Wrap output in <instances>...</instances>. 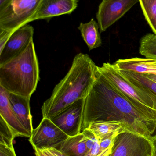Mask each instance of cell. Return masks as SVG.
I'll list each match as a JSON object with an SVG mask.
<instances>
[{"mask_svg": "<svg viewBox=\"0 0 156 156\" xmlns=\"http://www.w3.org/2000/svg\"><path fill=\"white\" fill-rule=\"evenodd\" d=\"M95 121L121 122L127 131L150 140L156 130V121L133 105L102 74L98 66L85 98L82 132Z\"/></svg>", "mask_w": 156, "mask_h": 156, "instance_id": "cell-1", "label": "cell"}, {"mask_svg": "<svg viewBox=\"0 0 156 156\" xmlns=\"http://www.w3.org/2000/svg\"><path fill=\"white\" fill-rule=\"evenodd\" d=\"M97 67L89 55H76L67 75L43 104V118L51 119L78 100L86 98L94 81Z\"/></svg>", "mask_w": 156, "mask_h": 156, "instance_id": "cell-2", "label": "cell"}, {"mask_svg": "<svg viewBox=\"0 0 156 156\" xmlns=\"http://www.w3.org/2000/svg\"><path fill=\"white\" fill-rule=\"evenodd\" d=\"M39 78V65L33 40L23 53L0 66V86L8 92L30 98Z\"/></svg>", "mask_w": 156, "mask_h": 156, "instance_id": "cell-3", "label": "cell"}, {"mask_svg": "<svg viewBox=\"0 0 156 156\" xmlns=\"http://www.w3.org/2000/svg\"><path fill=\"white\" fill-rule=\"evenodd\" d=\"M99 70L112 85L138 110L156 121V94L149 89L133 83L123 76L114 64L103 63Z\"/></svg>", "mask_w": 156, "mask_h": 156, "instance_id": "cell-4", "label": "cell"}, {"mask_svg": "<svg viewBox=\"0 0 156 156\" xmlns=\"http://www.w3.org/2000/svg\"><path fill=\"white\" fill-rule=\"evenodd\" d=\"M42 0H7L0 4V29L14 32L33 22Z\"/></svg>", "mask_w": 156, "mask_h": 156, "instance_id": "cell-5", "label": "cell"}, {"mask_svg": "<svg viewBox=\"0 0 156 156\" xmlns=\"http://www.w3.org/2000/svg\"><path fill=\"white\" fill-rule=\"evenodd\" d=\"M153 151L151 140L125 131L116 136L110 156H153Z\"/></svg>", "mask_w": 156, "mask_h": 156, "instance_id": "cell-6", "label": "cell"}, {"mask_svg": "<svg viewBox=\"0 0 156 156\" xmlns=\"http://www.w3.org/2000/svg\"><path fill=\"white\" fill-rule=\"evenodd\" d=\"M139 0H103L96 15L101 33L121 19Z\"/></svg>", "mask_w": 156, "mask_h": 156, "instance_id": "cell-7", "label": "cell"}, {"mask_svg": "<svg viewBox=\"0 0 156 156\" xmlns=\"http://www.w3.org/2000/svg\"><path fill=\"white\" fill-rule=\"evenodd\" d=\"M85 98L78 100L50 119L69 136L82 133Z\"/></svg>", "mask_w": 156, "mask_h": 156, "instance_id": "cell-8", "label": "cell"}, {"mask_svg": "<svg viewBox=\"0 0 156 156\" xmlns=\"http://www.w3.org/2000/svg\"><path fill=\"white\" fill-rule=\"evenodd\" d=\"M68 137L50 119L43 118L33 130L29 141L34 149H43L56 147Z\"/></svg>", "mask_w": 156, "mask_h": 156, "instance_id": "cell-9", "label": "cell"}, {"mask_svg": "<svg viewBox=\"0 0 156 156\" xmlns=\"http://www.w3.org/2000/svg\"><path fill=\"white\" fill-rule=\"evenodd\" d=\"M34 29L26 24L16 30L12 34L4 48L0 51V66L23 53L33 40Z\"/></svg>", "mask_w": 156, "mask_h": 156, "instance_id": "cell-10", "label": "cell"}, {"mask_svg": "<svg viewBox=\"0 0 156 156\" xmlns=\"http://www.w3.org/2000/svg\"><path fill=\"white\" fill-rule=\"evenodd\" d=\"M78 0H42L33 21L72 13L78 6Z\"/></svg>", "mask_w": 156, "mask_h": 156, "instance_id": "cell-11", "label": "cell"}, {"mask_svg": "<svg viewBox=\"0 0 156 156\" xmlns=\"http://www.w3.org/2000/svg\"><path fill=\"white\" fill-rule=\"evenodd\" d=\"M0 116L6 122L13 133L18 136L30 138L31 135L26 130L18 120L13 110L8 97L7 91L0 86Z\"/></svg>", "mask_w": 156, "mask_h": 156, "instance_id": "cell-12", "label": "cell"}, {"mask_svg": "<svg viewBox=\"0 0 156 156\" xmlns=\"http://www.w3.org/2000/svg\"><path fill=\"white\" fill-rule=\"evenodd\" d=\"M8 93L10 103L17 118L26 130L32 136L33 129L30 112V98Z\"/></svg>", "mask_w": 156, "mask_h": 156, "instance_id": "cell-13", "label": "cell"}, {"mask_svg": "<svg viewBox=\"0 0 156 156\" xmlns=\"http://www.w3.org/2000/svg\"><path fill=\"white\" fill-rule=\"evenodd\" d=\"M114 64L120 70L140 74L156 75V59L138 58L120 59Z\"/></svg>", "mask_w": 156, "mask_h": 156, "instance_id": "cell-14", "label": "cell"}, {"mask_svg": "<svg viewBox=\"0 0 156 156\" xmlns=\"http://www.w3.org/2000/svg\"><path fill=\"white\" fill-rule=\"evenodd\" d=\"M55 148L67 156H85L88 152L82 133L69 136Z\"/></svg>", "mask_w": 156, "mask_h": 156, "instance_id": "cell-15", "label": "cell"}, {"mask_svg": "<svg viewBox=\"0 0 156 156\" xmlns=\"http://www.w3.org/2000/svg\"><path fill=\"white\" fill-rule=\"evenodd\" d=\"M87 128L94 134L98 140L115 133L127 131L122 122L116 121H95L91 123Z\"/></svg>", "mask_w": 156, "mask_h": 156, "instance_id": "cell-16", "label": "cell"}, {"mask_svg": "<svg viewBox=\"0 0 156 156\" xmlns=\"http://www.w3.org/2000/svg\"><path fill=\"white\" fill-rule=\"evenodd\" d=\"M78 28L90 50L101 45V39L99 30L100 27L98 23L94 19H92L89 22L85 23H81Z\"/></svg>", "mask_w": 156, "mask_h": 156, "instance_id": "cell-17", "label": "cell"}, {"mask_svg": "<svg viewBox=\"0 0 156 156\" xmlns=\"http://www.w3.org/2000/svg\"><path fill=\"white\" fill-rule=\"evenodd\" d=\"M139 53L146 58L156 60V35L148 34L141 38Z\"/></svg>", "mask_w": 156, "mask_h": 156, "instance_id": "cell-18", "label": "cell"}, {"mask_svg": "<svg viewBox=\"0 0 156 156\" xmlns=\"http://www.w3.org/2000/svg\"><path fill=\"white\" fill-rule=\"evenodd\" d=\"M119 71L131 82L145 87L156 94V82L145 76L143 74L120 69Z\"/></svg>", "mask_w": 156, "mask_h": 156, "instance_id": "cell-19", "label": "cell"}, {"mask_svg": "<svg viewBox=\"0 0 156 156\" xmlns=\"http://www.w3.org/2000/svg\"><path fill=\"white\" fill-rule=\"evenodd\" d=\"M146 20L156 35V0H139Z\"/></svg>", "mask_w": 156, "mask_h": 156, "instance_id": "cell-20", "label": "cell"}, {"mask_svg": "<svg viewBox=\"0 0 156 156\" xmlns=\"http://www.w3.org/2000/svg\"><path fill=\"white\" fill-rule=\"evenodd\" d=\"M15 138L9 126L3 118L0 116V144L13 146V140Z\"/></svg>", "mask_w": 156, "mask_h": 156, "instance_id": "cell-21", "label": "cell"}, {"mask_svg": "<svg viewBox=\"0 0 156 156\" xmlns=\"http://www.w3.org/2000/svg\"><path fill=\"white\" fill-rule=\"evenodd\" d=\"M82 133H83L84 142L89 152L99 141L94 134L88 128L84 129Z\"/></svg>", "mask_w": 156, "mask_h": 156, "instance_id": "cell-22", "label": "cell"}, {"mask_svg": "<svg viewBox=\"0 0 156 156\" xmlns=\"http://www.w3.org/2000/svg\"><path fill=\"white\" fill-rule=\"evenodd\" d=\"M120 133H115L108 136H105L101 140H98L101 151H104L107 148L113 146L116 136Z\"/></svg>", "mask_w": 156, "mask_h": 156, "instance_id": "cell-23", "label": "cell"}, {"mask_svg": "<svg viewBox=\"0 0 156 156\" xmlns=\"http://www.w3.org/2000/svg\"><path fill=\"white\" fill-rule=\"evenodd\" d=\"M13 33L8 30L0 29V51L2 50Z\"/></svg>", "mask_w": 156, "mask_h": 156, "instance_id": "cell-24", "label": "cell"}, {"mask_svg": "<svg viewBox=\"0 0 156 156\" xmlns=\"http://www.w3.org/2000/svg\"><path fill=\"white\" fill-rule=\"evenodd\" d=\"M0 156H16L13 147L0 144Z\"/></svg>", "mask_w": 156, "mask_h": 156, "instance_id": "cell-25", "label": "cell"}, {"mask_svg": "<svg viewBox=\"0 0 156 156\" xmlns=\"http://www.w3.org/2000/svg\"><path fill=\"white\" fill-rule=\"evenodd\" d=\"M42 150L49 156H67L64 153L55 147L45 148Z\"/></svg>", "mask_w": 156, "mask_h": 156, "instance_id": "cell-26", "label": "cell"}, {"mask_svg": "<svg viewBox=\"0 0 156 156\" xmlns=\"http://www.w3.org/2000/svg\"><path fill=\"white\" fill-rule=\"evenodd\" d=\"M113 146L111 147H109V148H107V149L103 151L101 153H100L99 155L96 156H110L111 153Z\"/></svg>", "mask_w": 156, "mask_h": 156, "instance_id": "cell-27", "label": "cell"}, {"mask_svg": "<svg viewBox=\"0 0 156 156\" xmlns=\"http://www.w3.org/2000/svg\"><path fill=\"white\" fill-rule=\"evenodd\" d=\"M151 141L154 148L153 156H156V134L153 136L151 138Z\"/></svg>", "mask_w": 156, "mask_h": 156, "instance_id": "cell-28", "label": "cell"}, {"mask_svg": "<svg viewBox=\"0 0 156 156\" xmlns=\"http://www.w3.org/2000/svg\"><path fill=\"white\" fill-rule=\"evenodd\" d=\"M34 149L35 151V154L36 156H49L47 154H46L42 149H37V148H34Z\"/></svg>", "mask_w": 156, "mask_h": 156, "instance_id": "cell-29", "label": "cell"}, {"mask_svg": "<svg viewBox=\"0 0 156 156\" xmlns=\"http://www.w3.org/2000/svg\"><path fill=\"white\" fill-rule=\"evenodd\" d=\"M143 75L147 77L152 80L156 82V75H155V74H143Z\"/></svg>", "mask_w": 156, "mask_h": 156, "instance_id": "cell-30", "label": "cell"}]
</instances>
